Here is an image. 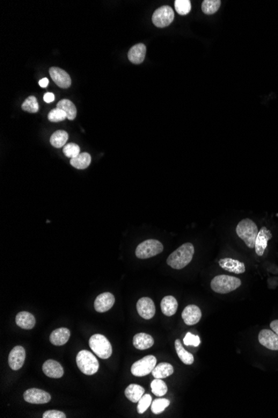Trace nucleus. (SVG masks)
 I'll use <instances>...</instances> for the list:
<instances>
[{
	"label": "nucleus",
	"mask_w": 278,
	"mask_h": 418,
	"mask_svg": "<svg viewBox=\"0 0 278 418\" xmlns=\"http://www.w3.org/2000/svg\"><path fill=\"white\" fill-rule=\"evenodd\" d=\"M194 255V246L192 243L184 244L169 255L167 263L176 270H181L192 261Z\"/></svg>",
	"instance_id": "1"
},
{
	"label": "nucleus",
	"mask_w": 278,
	"mask_h": 418,
	"mask_svg": "<svg viewBox=\"0 0 278 418\" xmlns=\"http://www.w3.org/2000/svg\"><path fill=\"white\" fill-rule=\"evenodd\" d=\"M153 23L158 28H165L172 24L174 19V11L168 5L156 9L153 15Z\"/></svg>",
	"instance_id": "8"
},
{
	"label": "nucleus",
	"mask_w": 278,
	"mask_h": 418,
	"mask_svg": "<svg viewBox=\"0 0 278 418\" xmlns=\"http://www.w3.org/2000/svg\"><path fill=\"white\" fill-rule=\"evenodd\" d=\"M57 108L61 109L65 112L67 115V119L69 120H74L76 116H77V109L76 106L74 105V103L69 100H62L57 104Z\"/></svg>",
	"instance_id": "28"
},
{
	"label": "nucleus",
	"mask_w": 278,
	"mask_h": 418,
	"mask_svg": "<svg viewBox=\"0 0 278 418\" xmlns=\"http://www.w3.org/2000/svg\"><path fill=\"white\" fill-rule=\"evenodd\" d=\"M163 244L157 240H147L137 247L136 256L139 259H148L163 252Z\"/></svg>",
	"instance_id": "6"
},
{
	"label": "nucleus",
	"mask_w": 278,
	"mask_h": 418,
	"mask_svg": "<svg viewBox=\"0 0 278 418\" xmlns=\"http://www.w3.org/2000/svg\"><path fill=\"white\" fill-rule=\"evenodd\" d=\"M89 347L98 357L102 359L109 358L113 353V348L109 341L101 334H95L90 337Z\"/></svg>",
	"instance_id": "5"
},
{
	"label": "nucleus",
	"mask_w": 278,
	"mask_h": 418,
	"mask_svg": "<svg viewBox=\"0 0 278 418\" xmlns=\"http://www.w3.org/2000/svg\"><path fill=\"white\" fill-rule=\"evenodd\" d=\"M43 371L47 377L51 378H61L64 373L61 364L54 360L46 361L43 365Z\"/></svg>",
	"instance_id": "17"
},
{
	"label": "nucleus",
	"mask_w": 278,
	"mask_h": 418,
	"mask_svg": "<svg viewBox=\"0 0 278 418\" xmlns=\"http://www.w3.org/2000/svg\"><path fill=\"white\" fill-rule=\"evenodd\" d=\"M258 341L269 350L278 351V335L272 330H262L258 335Z\"/></svg>",
	"instance_id": "13"
},
{
	"label": "nucleus",
	"mask_w": 278,
	"mask_h": 418,
	"mask_svg": "<svg viewBox=\"0 0 278 418\" xmlns=\"http://www.w3.org/2000/svg\"><path fill=\"white\" fill-rule=\"evenodd\" d=\"M15 320L17 326L24 330L32 329L36 324L35 318L28 312H21L18 313Z\"/></svg>",
	"instance_id": "21"
},
{
	"label": "nucleus",
	"mask_w": 278,
	"mask_h": 418,
	"mask_svg": "<svg viewBox=\"0 0 278 418\" xmlns=\"http://www.w3.org/2000/svg\"><path fill=\"white\" fill-rule=\"evenodd\" d=\"M68 134L64 131H57L50 137L51 145L55 148H61L65 146V143L68 141Z\"/></svg>",
	"instance_id": "29"
},
{
	"label": "nucleus",
	"mask_w": 278,
	"mask_h": 418,
	"mask_svg": "<svg viewBox=\"0 0 278 418\" xmlns=\"http://www.w3.org/2000/svg\"><path fill=\"white\" fill-rule=\"evenodd\" d=\"M170 405V401L166 398H157L152 403V412L154 414H160Z\"/></svg>",
	"instance_id": "34"
},
{
	"label": "nucleus",
	"mask_w": 278,
	"mask_h": 418,
	"mask_svg": "<svg viewBox=\"0 0 278 418\" xmlns=\"http://www.w3.org/2000/svg\"><path fill=\"white\" fill-rule=\"evenodd\" d=\"M49 74L52 80L54 81V83L60 88L68 89L71 86V78L69 76V74L62 68L52 67L49 68Z\"/></svg>",
	"instance_id": "12"
},
{
	"label": "nucleus",
	"mask_w": 278,
	"mask_h": 418,
	"mask_svg": "<svg viewBox=\"0 0 278 418\" xmlns=\"http://www.w3.org/2000/svg\"><path fill=\"white\" fill-rule=\"evenodd\" d=\"M220 5V0H205L201 4V9L205 15H213L218 10Z\"/></svg>",
	"instance_id": "31"
},
{
	"label": "nucleus",
	"mask_w": 278,
	"mask_h": 418,
	"mask_svg": "<svg viewBox=\"0 0 278 418\" xmlns=\"http://www.w3.org/2000/svg\"><path fill=\"white\" fill-rule=\"evenodd\" d=\"M154 344L153 336L146 333H138L133 337V346L138 350H147Z\"/></svg>",
	"instance_id": "22"
},
{
	"label": "nucleus",
	"mask_w": 278,
	"mask_h": 418,
	"mask_svg": "<svg viewBox=\"0 0 278 418\" xmlns=\"http://www.w3.org/2000/svg\"><path fill=\"white\" fill-rule=\"evenodd\" d=\"M146 46L143 44H138L131 48L127 54L128 60L135 65H140L145 60Z\"/></svg>",
	"instance_id": "19"
},
{
	"label": "nucleus",
	"mask_w": 278,
	"mask_h": 418,
	"mask_svg": "<svg viewBox=\"0 0 278 418\" xmlns=\"http://www.w3.org/2000/svg\"><path fill=\"white\" fill-rule=\"evenodd\" d=\"M242 285L239 278L235 276L220 275L212 280L211 287L213 291L218 294H228L237 290Z\"/></svg>",
	"instance_id": "3"
},
{
	"label": "nucleus",
	"mask_w": 278,
	"mask_h": 418,
	"mask_svg": "<svg viewBox=\"0 0 278 418\" xmlns=\"http://www.w3.org/2000/svg\"><path fill=\"white\" fill-rule=\"evenodd\" d=\"M66 118H67V115H66L65 112L61 109H59V108H55V109L51 110L48 116H47L48 120L53 122V123L63 121Z\"/></svg>",
	"instance_id": "35"
},
{
	"label": "nucleus",
	"mask_w": 278,
	"mask_h": 418,
	"mask_svg": "<svg viewBox=\"0 0 278 418\" xmlns=\"http://www.w3.org/2000/svg\"><path fill=\"white\" fill-rule=\"evenodd\" d=\"M91 155L89 153H81L75 158H73L70 160V164L74 168L78 169H85L90 166L91 164Z\"/></svg>",
	"instance_id": "26"
},
{
	"label": "nucleus",
	"mask_w": 278,
	"mask_h": 418,
	"mask_svg": "<svg viewBox=\"0 0 278 418\" xmlns=\"http://www.w3.org/2000/svg\"><path fill=\"white\" fill-rule=\"evenodd\" d=\"M76 362L80 371L85 375L92 376L98 372L99 362L97 357L89 351L83 350L77 353Z\"/></svg>",
	"instance_id": "4"
},
{
	"label": "nucleus",
	"mask_w": 278,
	"mask_h": 418,
	"mask_svg": "<svg viewBox=\"0 0 278 418\" xmlns=\"http://www.w3.org/2000/svg\"><path fill=\"white\" fill-rule=\"evenodd\" d=\"M124 393L126 398L128 400L131 401L132 402L136 403V402H139V401L144 394V388L141 385H137V384H131L126 388Z\"/></svg>",
	"instance_id": "24"
},
{
	"label": "nucleus",
	"mask_w": 278,
	"mask_h": 418,
	"mask_svg": "<svg viewBox=\"0 0 278 418\" xmlns=\"http://www.w3.org/2000/svg\"><path fill=\"white\" fill-rule=\"evenodd\" d=\"M219 266L223 270L235 274H243L246 271L245 264L243 262L232 258H222L219 261Z\"/></svg>",
	"instance_id": "18"
},
{
	"label": "nucleus",
	"mask_w": 278,
	"mask_h": 418,
	"mask_svg": "<svg viewBox=\"0 0 278 418\" xmlns=\"http://www.w3.org/2000/svg\"><path fill=\"white\" fill-rule=\"evenodd\" d=\"M137 311L141 318L145 320H150L155 315L156 307L151 298L142 297L137 302Z\"/></svg>",
	"instance_id": "10"
},
{
	"label": "nucleus",
	"mask_w": 278,
	"mask_h": 418,
	"mask_svg": "<svg viewBox=\"0 0 278 418\" xmlns=\"http://www.w3.org/2000/svg\"><path fill=\"white\" fill-rule=\"evenodd\" d=\"M182 318L187 326L199 323L201 318V312L198 305H186L182 313Z\"/></svg>",
	"instance_id": "15"
},
{
	"label": "nucleus",
	"mask_w": 278,
	"mask_h": 418,
	"mask_svg": "<svg viewBox=\"0 0 278 418\" xmlns=\"http://www.w3.org/2000/svg\"><path fill=\"white\" fill-rule=\"evenodd\" d=\"M39 84V86L42 87V88H46L47 86V84H48V80H47V78H44V79L40 80Z\"/></svg>",
	"instance_id": "42"
},
{
	"label": "nucleus",
	"mask_w": 278,
	"mask_h": 418,
	"mask_svg": "<svg viewBox=\"0 0 278 418\" xmlns=\"http://www.w3.org/2000/svg\"><path fill=\"white\" fill-rule=\"evenodd\" d=\"M238 237L241 238L244 241V243L250 249L255 248L256 239L258 236V228L256 223L252 221V219H244L241 220L237 228H236Z\"/></svg>",
	"instance_id": "2"
},
{
	"label": "nucleus",
	"mask_w": 278,
	"mask_h": 418,
	"mask_svg": "<svg viewBox=\"0 0 278 418\" xmlns=\"http://www.w3.org/2000/svg\"><path fill=\"white\" fill-rule=\"evenodd\" d=\"M26 357L24 347L17 346L14 347L9 355V365L14 371H18L23 366Z\"/></svg>",
	"instance_id": "11"
},
{
	"label": "nucleus",
	"mask_w": 278,
	"mask_h": 418,
	"mask_svg": "<svg viewBox=\"0 0 278 418\" xmlns=\"http://www.w3.org/2000/svg\"><path fill=\"white\" fill-rule=\"evenodd\" d=\"M272 238V232H270L266 227H263L258 232V236L256 239L255 250L257 255L263 256L265 250L266 249L267 243Z\"/></svg>",
	"instance_id": "16"
},
{
	"label": "nucleus",
	"mask_w": 278,
	"mask_h": 418,
	"mask_svg": "<svg viewBox=\"0 0 278 418\" xmlns=\"http://www.w3.org/2000/svg\"><path fill=\"white\" fill-rule=\"evenodd\" d=\"M173 371H174L173 367L170 363L162 362V363H159L158 365H156V367L152 371V374L155 378L163 379V378H166V377L171 376L173 373Z\"/></svg>",
	"instance_id": "25"
},
{
	"label": "nucleus",
	"mask_w": 278,
	"mask_h": 418,
	"mask_svg": "<svg viewBox=\"0 0 278 418\" xmlns=\"http://www.w3.org/2000/svg\"><path fill=\"white\" fill-rule=\"evenodd\" d=\"M152 392L157 397H163L168 392V386L163 380L155 378L151 383Z\"/></svg>",
	"instance_id": "30"
},
{
	"label": "nucleus",
	"mask_w": 278,
	"mask_h": 418,
	"mask_svg": "<svg viewBox=\"0 0 278 418\" xmlns=\"http://www.w3.org/2000/svg\"><path fill=\"white\" fill-rule=\"evenodd\" d=\"M24 400L32 404H45L51 401L49 393L38 388L28 389L24 394Z\"/></svg>",
	"instance_id": "9"
},
{
	"label": "nucleus",
	"mask_w": 278,
	"mask_h": 418,
	"mask_svg": "<svg viewBox=\"0 0 278 418\" xmlns=\"http://www.w3.org/2000/svg\"><path fill=\"white\" fill-rule=\"evenodd\" d=\"M44 418H65V413H63L60 411H56V410H49L44 413L43 415Z\"/></svg>",
	"instance_id": "39"
},
{
	"label": "nucleus",
	"mask_w": 278,
	"mask_h": 418,
	"mask_svg": "<svg viewBox=\"0 0 278 418\" xmlns=\"http://www.w3.org/2000/svg\"><path fill=\"white\" fill-rule=\"evenodd\" d=\"M175 349H176L178 357L182 362H184V364L192 365L194 362V356L192 353L188 352L184 349V346L181 343L179 339H177L175 341Z\"/></svg>",
	"instance_id": "27"
},
{
	"label": "nucleus",
	"mask_w": 278,
	"mask_h": 418,
	"mask_svg": "<svg viewBox=\"0 0 278 418\" xmlns=\"http://www.w3.org/2000/svg\"><path fill=\"white\" fill-rule=\"evenodd\" d=\"M54 95L52 93L47 92L45 94V96H44V100L46 102V103H51V102H53L54 100Z\"/></svg>",
	"instance_id": "40"
},
{
	"label": "nucleus",
	"mask_w": 278,
	"mask_h": 418,
	"mask_svg": "<svg viewBox=\"0 0 278 418\" xmlns=\"http://www.w3.org/2000/svg\"><path fill=\"white\" fill-rule=\"evenodd\" d=\"M62 152H63V154H65V156L73 159V158H75L79 154V146L74 144V143H69L63 147Z\"/></svg>",
	"instance_id": "36"
},
{
	"label": "nucleus",
	"mask_w": 278,
	"mask_h": 418,
	"mask_svg": "<svg viewBox=\"0 0 278 418\" xmlns=\"http://www.w3.org/2000/svg\"><path fill=\"white\" fill-rule=\"evenodd\" d=\"M185 346H193V347H199L200 345V338L199 335H193L191 332H187L184 339Z\"/></svg>",
	"instance_id": "38"
},
{
	"label": "nucleus",
	"mask_w": 278,
	"mask_h": 418,
	"mask_svg": "<svg viewBox=\"0 0 278 418\" xmlns=\"http://www.w3.org/2000/svg\"><path fill=\"white\" fill-rule=\"evenodd\" d=\"M115 303V297L110 292H104L100 294L95 299L94 309L96 312L104 313L109 311Z\"/></svg>",
	"instance_id": "14"
},
{
	"label": "nucleus",
	"mask_w": 278,
	"mask_h": 418,
	"mask_svg": "<svg viewBox=\"0 0 278 418\" xmlns=\"http://www.w3.org/2000/svg\"><path fill=\"white\" fill-rule=\"evenodd\" d=\"M21 107L22 110L29 113H37L39 110V103L34 96H29Z\"/></svg>",
	"instance_id": "32"
},
{
	"label": "nucleus",
	"mask_w": 278,
	"mask_h": 418,
	"mask_svg": "<svg viewBox=\"0 0 278 418\" xmlns=\"http://www.w3.org/2000/svg\"><path fill=\"white\" fill-rule=\"evenodd\" d=\"M152 404V397L149 394L143 395L141 399L139 401L138 404V412L139 414H142L147 411L148 407Z\"/></svg>",
	"instance_id": "37"
},
{
	"label": "nucleus",
	"mask_w": 278,
	"mask_h": 418,
	"mask_svg": "<svg viewBox=\"0 0 278 418\" xmlns=\"http://www.w3.org/2000/svg\"><path fill=\"white\" fill-rule=\"evenodd\" d=\"M174 6L178 15H183V16L188 15L192 9V4L189 0H176L174 2Z\"/></svg>",
	"instance_id": "33"
},
{
	"label": "nucleus",
	"mask_w": 278,
	"mask_h": 418,
	"mask_svg": "<svg viewBox=\"0 0 278 418\" xmlns=\"http://www.w3.org/2000/svg\"><path fill=\"white\" fill-rule=\"evenodd\" d=\"M178 303L177 299L172 296L163 297L161 301V310L167 317H172L177 312Z\"/></svg>",
	"instance_id": "23"
},
{
	"label": "nucleus",
	"mask_w": 278,
	"mask_h": 418,
	"mask_svg": "<svg viewBox=\"0 0 278 418\" xmlns=\"http://www.w3.org/2000/svg\"><path fill=\"white\" fill-rule=\"evenodd\" d=\"M270 326H271V329L275 332L276 334H278V320L272 321L271 324H270Z\"/></svg>",
	"instance_id": "41"
},
{
	"label": "nucleus",
	"mask_w": 278,
	"mask_h": 418,
	"mask_svg": "<svg viewBox=\"0 0 278 418\" xmlns=\"http://www.w3.org/2000/svg\"><path fill=\"white\" fill-rule=\"evenodd\" d=\"M156 365L157 358L154 356L149 355L134 362L131 368V372L135 377H145L148 374L151 373Z\"/></svg>",
	"instance_id": "7"
},
{
	"label": "nucleus",
	"mask_w": 278,
	"mask_h": 418,
	"mask_svg": "<svg viewBox=\"0 0 278 418\" xmlns=\"http://www.w3.org/2000/svg\"><path fill=\"white\" fill-rule=\"evenodd\" d=\"M69 338H70V331L68 328H63V327L54 330L49 336L51 343L58 347L65 345Z\"/></svg>",
	"instance_id": "20"
}]
</instances>
